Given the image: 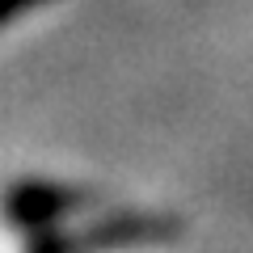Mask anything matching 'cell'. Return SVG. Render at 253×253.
<instances>
[{
  "mask_svg": "<svg viewBox=\"0 0 253 253\" xmlns=\"http://www.w3.org/2000/svg\"><path fill=\"white\" fill-rule=\"evenodd\" d=\"M181 236L177 215L156 211H114L81 228H46L26 236V253H118V249H148L173 245Z\"/></svg>",
  "mask_w": 253,
  "mask_h": 253,
  "instance_id": "obj_1",
  "label": "cell"
},
{
  "mask_svg": "<svg viewBox=\"0 0 253 253\" xmlns=\"http://www.w3.org/2000/svg\"><path fill=\"white\" fill-rule=\"evenodd\" d=\"M9 224L21 236L46 232V228H59L72 211H84L93 203V190L81 186H63V181H42V177H21L9 190Z\"/></svg>",
  "mask_w": 253,
  "mask_h": 253,
  "instance_id": "obj_2",
  "label": "cell"
},
{
  "mask_svg": "<svg viewBox=\"0 0 253 253\" xmlns=\"http://www.w3.org/2000/svg\"><path fill=\"white\" fill-rule=\"evenodd\" d=\"M38 4H46V0H0V17H4V26H13L21 13L38 9Z\"/></svg>",
  "mask_w": 253,
  "mask_h": 253,
  "instance_id": "obj_3",
  "label": "cell"
}]
</instances>
